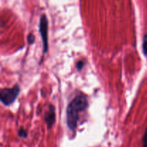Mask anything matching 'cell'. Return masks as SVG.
I'll list each match as a JSON object with an SVG mask.
<instances>
[{
  "label": "cell",
  "instance_id": "cell-1",
  "mask_svg": "<svg viewBox=\"0 0 147 147\" xmlns=\"http://www.w3.org/2000/svg\"><path fill=\"white\" fill-rule=\"evenodd\" d=\"M88 107V100L85 96L79 95L73 99L67 106L66 111L67 127L72 131H75L77 128L80 116L79 114L84 111Z\"/></svg>",
  "mask_w": 147,
  "mask_h": 147
},
{
  "label": "cell",
  "instance_id": "cell-2",
  "mask_svg": "<svg viewBox=\"0 0 147 147\" xmlns=\"http://www.w3.org/2000/svg\"><path fill=\"white\" fill-rule=\"evenodd\" d=\"M20 93V88L18 85L10 88H3L0 92V100L4 106H9L15 101Z\"/></svg>",
  "mask_w": 147,
  "mask_h": 147
},
{
  "label": "cell",
  "instance_id": "cell-3",
  "mask_svg": "<svg viewBox=\"0 0 147 147\" xmlns=\"http://www.w3.org/2000/svg\"><path fill=\"white\" fill-rule=\"evenodd\" d=\"M39 30L43 44V53H47L48 50V20L45 14L40 17Z\"/></svg>",
  "mask_w": 147,
  "mask_h": 147
},
{
  "label": "cell",
  "instance_id": "cell-4",
  "mask_svg": "<svg viewBox=\"0 0 147 147\" xmlns=\"http://www.w3.org/2000/svg\"><path fill=\"white\" fill-rule=\"evenodd\" d=\"M45 120L47 129H51L55 122V108L53 104L48 106V109L45 115Z\"/></svg>",
  "mask_w": 147,
  "mask_h": 147
},
{
  "label": "cell",
  "instance_id": "cell-5",
  "mask_svg": "<svg viewBox=\"0 0 147 147\" xmlns=\"http://www.w3.org/2000/svg\"><path fill=\"white\" fill-rule=\"evenodd\" d=\"M142 48H143L144 54V55L146 57H147V34H144V36Z\"/></svg>",
  "mask_w": 147,
  "mask_h": 147
},
{
  "label": "cell",
  "instance_id": "cell-6",
  "mask_svg": "<svg viewBox=\"0 0 147 147\" xmlns=\"http://www.w3.org/2000/svg\"><path fill=\"white\" fill-rule=\"evenodd\" d=\"M35 41V37L32 33H30L27 36V42H28L29 45H32Z\"/></svg>",
  "mask_w": 147,
  "mask_h": 147
},
{
  "label": "cell",
  "instance_id": "cell-7",
  "mask_svg": "<svg viewBox=\"0 0 147 147\" xmlns=\"http://www.w3.org/2000/svg\"><path fill=\"white\" fill-rule=\"evenodd\" d=\"M18 135L21 138H27V133L24 129H20L18 131Z\"/></svg>",
  "mask_w": 147,
  "mask_h": 147
},
{
  "label": "cell",
  "instance_id": "cell-8",
  "mask_svg": "<svg viewBox=\"0 0 147 147\" xmlns=\"http://www.w3.org/2000/svg\"><path fill=\"white\" fill-rule=\"evenodd\" d=\"M142 142H143V147H147V127L144 132V134Z\"/></svg>",
  "mask_w": 147,
  "mask_h": 147
},
{
  "label": "cell",
  "instance_id": "cell-9",
  "mask_svg": "<svg viewBox=\"0 0 147 147\" xmlns=\"http://www.w3.org/2000/svg\"><path fill=\"white\" fill-rule=\"evenodd\" d=\"M84 65H85V63H84V62H83V61H82V60H80V61H78L77 63V64H76V68H77L78 70H82V68L83 67Z\"/></svg>",
  "mask_w": 147,
  "mask_h": 147
}]
</instances>
